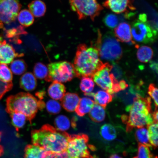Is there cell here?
Instances as JSON below:
<instances>
[{
    "label": "cell",
    "instance_id": "cell-3",
    "mask_svg": "<svg viewBox=\"0 0 158 158\" xmlns=\"http://www.w3.org/2000/svg\"><path fill=\"white\" fill-rule=\"evenodd\" d=\"M69 136L48 126L32 132L33 144L43 148L50 153L62 152L66 151Z\"/></svg>",
    "mask_w": 158,
    "mask_h": 158
},
{
    "label": "cell",
    "instance_id": "cell-17",
    "mask_svg": "<svg viewBox=\"0 0 158 158\" xmlns=\"http://www.w3.org/2000/svg\"><path fill=\"white\" fill-rule=\"evenodd\" d=\"M21 88L27 92L35 90L37 86V81L34 75L30 72L23 74L19 81Z\"/></svg>",
    "mask_w": 158,
    "mask_h": 158
},
{
    "label": "cell",
    "instance_id": "cell-15",
    "mask_svg": "<svg viewBox=\"0 0 158 158\" xmlns=\"http://www.w3.org/2000/svg\"><path fill=\"white\" fill-rule=\"evenodd\" d=\"M80 99L77 94L68 93L61 100V104L66 111L73 112L77 107Z\"/></svg>",
    "mask_w": 158,
    "mask_h": 158
},
{
    "label": "cell",
    "instance_id": "cell-47",
    "mask_svg": "<svg viewBox=\"0 0 158 158\" xmlns=\"http://www.w3.org/2000/svg\"><path fill=\"white\" fill-rule=\"evenodd\" d=\"M91 158H97V157H92Z\"/></svg>",
    "mask_w": 158,
    "mask_h": 158
},
{
    "label": "cell",
    "instance_id": "cell-23",
    "mask_svg": "<svg viewBox=\"0 0 158 158\" xmlns=\"http://www.w3.org/2000/svg\"><path fill=\"white\" fill-rule=\"evenodd\" d=\"M102 106L95 103L93 107L89 112L90 118L94 122L100 123L103 121L106 117V111Z\"/></svg>",
    "mask_w": 158,
    "mask_h": 158
},
{
    "label": "cell",
    "instance_id": "cell-41",
    "mask_svg": "<svg viewBox=\"0 0 158 158\" xmlns=\"http://www.w3.org/2000/svg\"><path fill=\"white\" fill-rule=\"evenodd\" d=\"M45 92L44 91L37 92L35 94V95L40 100H42L44 98Z\"/></svg>",
    "mask_w": 158,
    "mask_h": 158
},
{
    "label": "cell",
    "instance_id": "cell-29",
    "mask_svg": "<svg viewBox=\"0 0 158 158\" xmlns=\"http://www.w3.org/2000/svg\"><path fill=\"white\" fill-rule=\"evenodd\" d=\"M135 136L139 144L151 147L147 128L145 127L138 128L135 132Z\"/></svg>",
    "mask_w": 158,
    "mask_h": 158
},
{
    "label": "cell",
    "instance_id": "cell-37",
    "mask_svg": "<svg viewBox=\"0 0 158 158\" xmlns=\"http://www.w3.org/2000/svg\"><path fill=\"white\" fill-rule=\"evenodd\" d=\"M13 86L12 82H6L0 79V100L7 92L11 89Z\"/></svg>",
    "mask_w": 158,
    "mask_h": 158
},
{
    "label": "cell",
    "instance_id": "cell-11",
    "mask_svg": "<svg viewBox=\"0 0 158 158\" xmlns=\"http://www.w3.org/2000/svg\"><path fill=\"white\" fill-rule=\"evenodd\" d=\"M21 7L17 0H0V27L15 20Z\"/></svg>",
    "mask_w": 158,
    "mask_h": 158
},
{
    "label": "cell",
    "instance_id": "cell-34",
    "mask_svg": "<svg viewBox=\"0 0 158 158\" xmlns=\"http://www.w3.org/2000/svg\"><path fill=\"white\" fill-rule=\"evenodd\" d=\"M13 78L12 73L7 65L0 64V79L6 82H11Z\"/></svg>",
    "mask_w": 158,
    "mask_h": 158
},
{
    "label": "cell",
    "instance_id": "cell-5",
    "mask_svg": "<svg viewBox=\"0 0 158 158\" xmlns=\"http://www.w3.org/2000/svg\"><path fill=\"white\" fill-rule=\"evenodd\" d=\"M95 47L98 49L99 56L106 60L116 62L121 58L122 50L119 41L113 33L108 32L102 37L98 32Z\"/></svg>",
    "mask_w": 158,
    "mask_h": 158
},
{
    "label": "cell",
    "instance_id": "cell-19",
    "mask_svg": "<svg viewBox=\"0 0 158 158\" xmlns=\"http://www.w3.org/2000/svg\"><path fill=\"white\" fill-rule=\"evenodd\" d=\"M66 92V88L62 83L53 81L48 89L49 96L55 100H60L64 97Z\"/></svg>",
    "mask_w": 158,
    "mask_h": 158
},
{
    "label": "cell",
    "instance_id": "cell-20",
    "mask_svg": "<svg viewBox=\"0 0 158 158\" xmlns=\"http://www.w3.org/2000/svg\"><path fill=\"white\" fill-rule=\"evenodd\" d=\"M94 101L88 98H81L75 111L79 116L82 117L90 112L94 105Z\"/></svg>",
    "mask_w": 158,
    "mask_h": 158
},
{
    "label": "cell",
    "instance_id": "cell-27",
    "mask_svg": "<svg viewBox=\"0 0 158 158\" xmlns=\"http://www.w3.org/2000/svg\"><path fill=\"white\" fill-rule=\"evenodd\" d=\"M10 115L12 124L17 129L23 128L28 118L25 114L19 112H12Z\"/></svg>",
    "mask_w": 158,
    "mask_h": 158
},
{
    "label": "cell",
    "instance_id": "cell-32",
    "mask_svg": "<svg viewBox=\"0 0 158 158\" xmlns=\"http://www.w3.org/2000/svg\"><path fill=\"white\" fill-rule=\"evenodd\" d=\"M94 87V81L90 77H82L80 84V88L84 94L90 93L93 90Z\"/></svg>",
    "mask_w": 158,
    "mask_h": 158
},
{
    "label": "cell",
    "instance_id": "cell-36",
    "mask_svg": "<svg viewBox=\"0 0 158 158\" xmlns=\"http://www.w3.org/2000/svg\"><path fill=\"white\" fill-rule=\"evenodd\" d=\"M105 24L110 28H114L117 26L118 20V17L115 15L108 14L104 18V20Z\"/></svg>",
    "mask_w": 158,
    "mask_h": 158
},
{
    "label": "cell",
    "instance_id": "cell-8",
    "mask_svg": "<svg viewBox=\"0 0 158 158\" xmlns=\"http://www.w3.org/2000/svg\"><path fill=\"white\" fill-rule=\"evenodd\" d=\"M71 9L76 13L79 19L90 18L94 21L103 7L98 0H69Z\"/></svg>",
    "mask_w": 158,
    "mask_h": 158
},
{
    "label": "cell",
    "instance_id": "cell-22",
    "mask_svg": "<svg viewBox=\"0 0 158 158\" xmlns=\"http://www.w3.org/2000/svg\"><path fill=\"white\" fill-rule=\"evenodd\" d=\"M54 124L56 127L55 129L64 133L70 129L73 125V122L70 118L64 114H60L57 116L55 118Z\"/></svg>",
    "mask_w": 158,
    "mask_h": 158
},
{
    "label": "cell",
    "instance_id": "cell-13",
    "mask_svg": "<svg viewBox=\"0 0 158 158\" xmlns=\"http://www.w3.org/2000/svg\"><path fill=\"white\" fill-rule=\"evenodd\" d=\"M23 53L16 52L13 47L6 41L0 42V63L2 64H9L13 62L16 58L23 57Z\"/></svg>",
    "mask_w": 158,
    "mask_h": 158
},
{
    "label": "cell",
    "instance_id": "cell-4",
    "mask_svg": "<svg viewBox=\"0 0 158 158\" xmlns=\"http://www.w3.org/2000/svg\"><path fill=\"white\" fill-rule=\"evenodd\" d=\"M42 100H38L32 95L21 92L8 97L6 100V110L8 113L21 112L31 120L35 117L39 110L45 107Z\"/></svg>",
    "mask_w": 158,
    "mask_h": 158
},
{
    "label": "cell",
    "instance_id": "cell-28",
    "mask_svg": "<svg viewBox=\"0 0 158 158\" xmlns=\"http://www.w3.org/2000/svg\"><path fill=\"white\" fill-rule=\"evenodd\" d=\"M34 76L40 80L47 81L48 78V70L46 65L41 62H37L33 68Z\"/></svg>",
    "mask_w": 158,
    "mask_h": 158
},
{
    "label": "cell",
    "instance_id": "cell-26",
    "mask_svg": "<svg viewBox=\"0 0 158 158\" xmlns=\"http://www.w3.org/2000/svg\"><path fill=\"white\" fill-rule=\"evenodd\" d=\"M137 48V56L140 62L147 63L152 58L153 52L151 47L144 45Z\"/></svg>",
    "mask_w": 158,
    "mask_h": 158
},
{
    "label": "cell",
    "instance_id": "cell-25",
    "mask_svg": "<svg viewBox=\"0 0 158 158\" xmlns=\"http://www.w3.org/2000/svg\"><path fill=\"white\" fill-rule=\"evenodd\" d=\"M100 134L102 137L107 141H113L117 136L115 128L110 124L102 126L100 128Z\"/></svg>",
    "mask_w": 158,
    "mask_h": 158
},
{
    "label": "cell",
    "instance_id": "cell-40",
    "mask_svg": "<svg viewBox=\"0 0 158 158\" xmlns=\"http://www.w3.org/2000/svg\"><path fill=\"white\" fill-rule=\"evenodd\" d=\"M119 85L121 91L125 90L128 87V85L125 81L122 80L119 82Z\"/></svg>",
    "mask_w": 158,
    "mask_h": 158
},
{
    "label": "cell",
    "instance_id": "cell-10",
    "mask_svg": "<svg viewBox=\"0 0 158 158\" xmlns=\"http://www.w3.org/2000/svg\"><path fill=\"white\" fill-rule=\"evenodd\" d=\"M112 69L113 66L109 63H105L91 78L98 86L114 96L113 87L117 80L113 74L110 73Z\"/></svg>",
    "mask_w": 158,
    "mask_h": 158
},
{
    "label": "cell",
    "instance_id": "cell-18",
    "mask_svg": "<svg viewBox=\"0 0 158 158\" xmlns=\"http://www.w3.org/2000/svg\"><path fill=\"white\" fill-rule=\"evenodd\" d=\"M85 96L93 97L95 103L105 108L107 105L112 102V96L106 91L100 90L96 94L91 92L84 94Z\"/></svg>",
    "mask_w": 158,
    "mask_h": 158
},
{
    "label": "cell",
    "instance_id": "cell-35",
    "mask_svg": "<svg viewBox=\"0 0 158 158\" xmlns=\"http://www.w3.org/2000/svg\"><path fill=\"white\" fill-rule=\"evenodd\" d=\"M133 158H153L148 146L139 144L137 156Z\"/></svg>",
    "mask_w": 158,
    "mask_h": 158
},
{
    "label": "cell",
    "instance_id": "cell-14",
    "mask_svg": "<svg viewBox=\"0 0 158 158\" xmlns=\"http://www.w3.org/2000/svg\"><path fill=\"white\" fill-rule=\"evenodd\" d=\"M114 35L118 41L135 44L132 38L131 26L127 23H122L118 25L114 28Z\"/></svg>",
    "mask_w": 158,
    "mask_h": 158
},
{
    "label": "cell",
    "instance_id": "cell-24",
    "mask_svg": "<svg viewBox=\"0 0 158 158\" xmlns=\"http://www.w3.org/2000/svg\"><path fill=\"white\" fill-rule=\"evenodd\" d=\"M18 19L23 27H28L33 24L34 22V17L29 10L24 9L20 11L17 16Z\"/></svg>",
    "mask_w": 158,
    "mask_h": 158
},
{
    "label": "cell",
    "instance_id": "cell-7",
    "mask_svg": "<svg viewBox=\"0 0 158 158\" xmlns=\"http://www.w3.org/2000/svg\"><path fill=\"white\" fill-rule=\"evenodd\" d=\"M48 82H66L76 77L73 64L67 61L51 63L48 65Z\"/></svg>",
    "mask_w": 158,
    "mask_h": 158
},
{
    "label": "cell",
    "instance_id": "cell-43",
    "mask_svg": "<svg viewBox=\"0 0 158 158\" xmlns=\"http://www.w3.org/2000/svg\"><path fill=\"white\" fill-rule=\"evenodd\" d=\"M150 67L153 70L156 71L157 73L158 68L157 63L155 62H152L151 65H150Z\"/></svg>",
    "mask_w": 158,
    "mask_h": 158
},
{
    "label": "cell",
    "instance_id": "cell-6",
    "mask_svg": "<svg viewBox=\"0 0 158 158\" xmlns=\"http://www.w3.org/2000/svg\"><path fill=\"white\" fill-rule=\"evenodd\" d=\"M132 38L135 45L137 43H152L155 41L157 37V31L148 21L147 15L141 14L138 19L134 21L131 27Z\"/></svg>",
    "mask_w": 158,
    "mask_h": 158
},
{
    "label": "cell",
    "instance_id": "cell-2",
    "mask_svg": "<svg viewBox=\"0 0 158 158\" xmlns=\"http://www.w3.org/2000/svg\"><path fill=\"white\" fill-rule=\"evenodd\" d=\"M103 63L100 60L98 49L95 46L79 45L77 49L73 66L76 77L91 78Z\"/></svg>",
    "mask_w": 158,
    "mask_h": 158
},
{
    "label": "cell",
    "instance_id": "cell-21",
    "mask_svg": "<svg viewBox=\"0 0 158 158\" xmlns=\"http://www.w3.org/2000/svg\"><path fill=\"white\" fill-rule=\"evenodd\" d=\"M28 7L33 16L36 18L43 16L46 12V5L44 2L40 0L32 1L29 4Z\"/></svg>",
    "mask_w": 158,
    "mask_h": 158
},
{
    "label": "cell",
    "instance_id": "cell-1",
    "mask_svg": "<svg viewBox=\"0 0 158 158\" xmlns=\"http://www.w3.org/2000/svg\"><path fill=\"white\" fill-rule=\"evenodd\" d=\"M151 110V98L136 95L133 103L126 108L129 115H123L122 117V120L126 124V131L129 132L134 128L144 127L153 123Z\"/></svg>",
    "mask_w": 158,
    "mask_h": 158
},
{
    "label": "cell",
    "instance_id": "cell-45",
    "mask_svg": "<svg viewBox=\"0 0 158 158\" xmlns=\"http://www.w3.org/2000/svg\"><path fill=\"white\" fill-rule=\"evenodd\" d=\"M109 158H123L122 157L118 155H116V154H114V155H112L110 156Z\"/></svg>",
    "mask_w": 158,
    "mask_h": 158
},
{
    "label": "cell",
    "instance_id": "cell-30",
    "mask_svg": "<svg viewBox=\"0 0 158 158\" xmlns=\"http://www.w3.org/2000/svg\"><path fill=\"white\" fill-rule=\"evenodd\" d=\"M27 66L25 61L22 59H16L11 62L10 69L14 74L21 75L26 71Z\"/></svg>",
    "mask_w": 158,
    "mask_h": 158
},
{
    "label": "cell",
    "instance_id": "cell-38",
    "mask_svg": "<svg viewBox=\"0 0 158 158\" xmlns=\"http://www.w3.org/2000/svg\"><path fill=\"white\" fill-rule=\"evenodd\" d=\"M148 93L155 102L156 109H157L158 106V89L155 85L151 84L149 85L148 88Z\"/></svg>",
    "mask_w": 158,
    "mask_h": 158
},
{
    "label": "cell",
    "instance_id": "cell-44",
    "mask_svg": "<svg viewBox=\"0 0 158 158\" xmlns=\"http://www.w3.org/2000/svg\"><path fill=\"white\" fill-rule=\"evenodd\" d=\"M2 134L0 133V141H1V137ZM3 148L2 146L0 145V156L3 155Z\"/></svg>",
    "mask_w": 158,
    "mask_h": 158
},
{
    "label": "cell",
    "instance_id": "cell-9",
    "mask_svg": "<svg viewBox=\"0 0 158 158\" xmlns=\"http://www.w3.org/2000/svg\"><path fill=\"white\" fill-rule=\"evenodd\" d=\"M89 138L85 134L69 137L66 152L71 158H91L89 149L94 151V147L88 144Z\"/></svg>",
    "mask_w": 158,
    "mask_h": 158
},
{
    "label": "cell",
    "instance_id": "cell-31",
    "mask_svg": "<svg viewBox=\"0 0 158 158\" xmlns=\"http://www.w3.org/2000/svg\"><path fill=\"white\" fill-rule=\"evenodd\" d=\"M147 129L151 147L155 149L158 146V123L154 122L148 126Z\"/></svg>",
    "mask_w": 158,
    "mask_h": 158
},
{
    "label": "cell",
    "instance_id": "cell-33",
    "mask_svg": "<svg viewBox=\"0 0 158 158\" xmlns=\"http://www.w3.org/2000/svg\"><path fill=\"white\" fill-rule=\"evenodd\" d=\"M45 107L49 113L52 114H59L62 110L61 104L55 100H49L45 104Z\"/></svg>",
    "mask_w": 158,
    "mask_h": 158
},
{
    "label": "cell",
    "instance_id": "cell-12",
    "mask_svg": "<svg viewBox=\"0 0 158 158\" xmlns=\"http://www.w3.org/2000/svg\"><path fill=\"white\" fill-rule=\"evenodd\" d=\"M134 1V0H105L103 5L117 14L127 13L135 10Z\"/></svg>",
    "mask_w": 158,
    "mask_h": 158
},
{
    "label": "cell",
    "instance_id": "cell-16",
    "mask_svg": "<svg viewBox=\"0 0 158 158\" xmlns=\"http://www.w3.org/2000/svg\"><path fill=\"white\" fill-rule=\"evenodd\" d=\"M50 153L40 146L33 144L26 148L25 158H48Z\"/></svg>",
    "mask_w": 158,
    "mask_h": 158
},
{
    "label": "cell",
    "instance_id": "cell-39",
    "mask_svg": "<svg viewBox=\"0 0 158 158\" xmlns=\"http://www.w3.org/2000/svg\"><path fill=\"white\" fill-rule=\"evenodd\" d=\"M48 158H71L66 151L58 153H49Z\"/></svg>",
    "mask_w": 158,
    "mask_h": 158
},
{
    "label": "cell",
    "instance_id": "cell-46",
    "mask_svg": "<svg viewBox=\"0 0 158 158\" xmlns=\"http://www.w3.org/2000/svg\"><path fill=\"white\" fill-rule=\"evenodd\" d=\"M2 37L1 35H0V42H1V41H2Z\"/></svg>",
    "mask_w": 158,
    "mask_h": 158
},
{
    "label": "cell",
    "instance_id": "cell-42",
    "mask_svg": "<svg viewBox=\"0 0 158 158\" xmlns=\"http://www.w3.org/2000/svg\"><path fill=\"white\" fill-rule=\"evenodd\" d=\"M152 114V116L154 122L158 123V110L157 109H155V111L153 112Z\"/></svg>",
    "mask_w": 158,
    "mask_h": 158
}]
</instances>
